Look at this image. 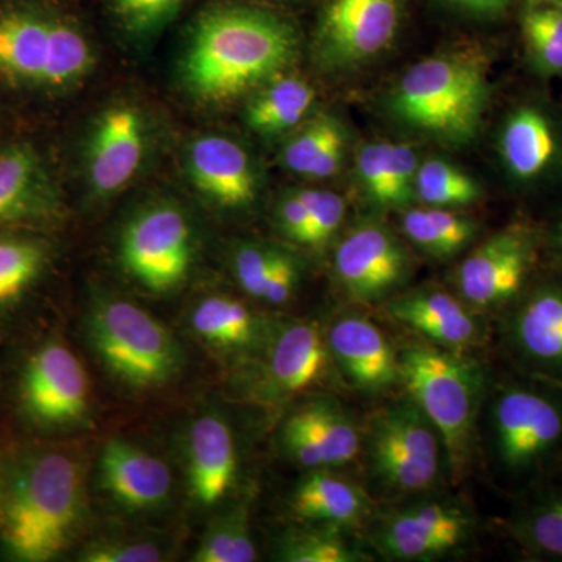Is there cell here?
Listing matches in <instances>:
<instances>
[{"label":"cell","mask_w":562,"mask_h":562,"mask_svg":"<svg viewBox=\"0 0 562 562\" xmlns=\"http://www.w3.org/2000/svg\"><path fill=\"white\" fill-rule=\"evenodd\" d=\"M295 35L266 11L225 7L199 21L183 61V79L195 98L225 102L286 68Z\"/></svg>","instance_id":"cell-1"},{"label":"cell","mask_w":562,"mask_h":562,"mask_svg":"<svg viewBox=\"0 0 562 562\" xmlns=\"http://www.w3.org/2000/svg\"><path fill=\"white\" fill-rule=\"evenodd\" d=\"M81 508L79 464L65 453L41 454L22 468L3 509V539L16 560L44 562L63 552Z\"/></svg>","instance_id":"cell-2"},{"label":"cell","mask_w":562,"mask_h":562,"mask_svg":"<svg viewBox=\"0 0 562 562\" xmlns=\"http://www.w3.org/2000/svg\"><path fill=\"white\" fill-rule=\"evenodd\" d=\"M487 103V80L475 61L432 57L406 70L392 92L395 116L414 131L447 140L473 138Z\"/></svg>","instance_id":"cell-3"},{"label":"cell","mask_w":562,"mask_h":562,"mask_svg":"<svg viewBox=\"0 0 562 562\" xmlns=\"http://www.w3.org/2000/svg\"><path fill=\"white\" fill-rule=\"evenodd\" d=\"M401 379L441 436L453 468L464 464L480 380L469 362L432 347L403 351Z\"/></svg>","instance_id":"cell-4"},{"label":"cell","mask_w":562,"mask_h":562,"mask_svg":"<svg viewBox=\"0 0 562 562\" xmlns=\"http://www.w3.org/2000/svg\"><path fill=\"white\" fill-rule=\"evenodd\" d=\"M91 338L106 368L128 386H161L179 371L171 333L135 303L103 302L92 313Z\"/></svg>","instance_id":"cell-5"},{"label":"cell","mask_w":562,"mask_h":562,"mask_svg":"<svg viewBox=\"0 0 562 562\" xmlns=\"http://www.w3.org/2000/svg\"><path fill=\"white\" fill-rule=\"evenodd\" d=\"M441 442L416 403H397L373 420L369 438L373 469L394 490H427L441 471Z\"/></svg>","instance_id":"cell-6"},{"label":"cell","mask_w":562,"mask_h":562,"mask_svg":"<svg viewBox=\"0 0 562 562\" xmlns=\"http://www.w3.org/2000/svg\"><path fill=\"white\" fill-rule=\"evenodd\" d=\"M121 260L147 290L168 292L183 283L192 260L191 225L183 211L166 203L139 211L125 225Z\"/></svg>","instance_id":"cell-7"},{"label":"cell","mask_w":562,"mask_h":562,"mask_svg":"<svg viewBox=\"0 0 562 562\" xmlns=\"http://www.w3.org/2000/svg\"><path fill=\"white\" fill-rule=\"evenodd\" d=\"M501 461L509 472L538 468L562 442V403L528 387L503 392L494 406Z\"/></svg>","instance_id":"cell-8"},{"label":"cell","mask_w":562,"mask_h":562,"mask_svg":"<svg viewBox=\"0 0 562 562\" xmlns=\"http://www.w3.org/2000/svg\"><path fill=\"white\" fill-rule=\"evenodd\" d=\"M69 22L32 3L0 7V81L47 90Z\"/></svg>","instance_id":"cell-9"},{"label":"cell","mask_w":562,"mask_h":562,"mask_svg":"<svg viewBox=\"0 0 562 562\" xmlns=\"http://www.w3.org/2000/svg\"><path fill=\"white\" fill-rule=\"evenodd\" d=\"M403 0H327L317 35L321 57L342 68L386 49L401 24Z\"/></svg>","instance_id":"cell-10"},{"label":"cell","mask_w":562,"mask_h":562,"mask_svg":"<svg viewBox=\"0 0 562 562\" xmlns=\"http://www.w3.org/2000/svg\"><path fill=\"white\" fill-rule=\"evenodd\" d=\"M149 127L135 103L117 102L101 111L87 143V173L92 191L113 195L127 187L146 157Z\"/></svg>","instance_id":"cell-11"},{"label":"cell","mask_w":562,"mask_h":562,"mask_svg":"<svg viewBox=\"0 0 562 562\" xmlns=\"http://www.w3.org/2000/svg\"><path fill=\"white\" fill-rule=\"evenodd\" d=\"M25 412L41 425H72L90 409V382L79 358L61 344H47L22 376Z\"/></svg>","instance_id":"cell-12"},{"label":"cell","mask_w":562,"mask_h":562,"mask_svg":"<svg viewBox=\"0 0 562 562\" xmlns=\"http://www.w3.org/2000/svg\"><path fill=\"white\" fill-rule=\"evenodd\" d=\"M535 258L530 232L509 228L497 233L462 262L458 286L473 305H501L522 290Z\"/></svg>","instance_id":"cell-13"},{"label":"cell","mask_w":562,"mask_h":562,"mask_svg":"<svg viewBox=\"0 0 562 562\" xmlns=\"http://www.w3.org/2000/svg\"><path fill=\"white\" fill-rule=\"evenodd\" d=\"M406 255L394 235L382 225L364 224L349 233L335 254V269L342 286L358 301H375L401 283Z\"/></svg>","instance_id":"cell-14"},{"label":"cell","mask_w":562,"mask_h":562,"mask_svg":"<svg viewBox=\"0 0 562 562\" xmlns=\"http://www.w3.org/2000/svg\"><path fill=\"white\" fill-rule=\"evenodd\" d=\"M501 157L519 183H536L557 171L562 160V133L553 114L536 103L517 106L502 127Z\"/></svg>","instance_id":"cell-15"},{"label":"cell","mask_w":562,"mask_h":562,"mask_svg":"<svg viewBox=\"0 0 562 562\" xmlns=\"http://www.w3.org/2000/svg\"><path fill=\"white\" fill-rule=\"evenodd\" d=\"M188 172L194 187L224 209H244L257 195V177L249 155L227 136L195 139L188 150Z\"/></svg>","instance_id":"cell-16"},{"label":"cell","mask_w":562,"mask_h":562,"mask_svg":"<svg viewBox=\"0 0 562 562\" xmlns=\"http://www.w3.org/2000/svg\"><path fill=\"white\" fill-rule=\"evenodd\" d=\"M288 452L305 468L347 464L357 457L360 438L349 417L330 403H313L295 413L283 430Z\"/></svg>","instance_id":"cell-17"},{"label":"cell","mask_w":562,"mask_h":562,"mask_svg":"<svg viewBox=\"0 0 562 562\" xmlns=\"http://www.w3.org/2000/svg\"><path fill=\"white\" fill-rule=\"evenodd\" d=\"M469 524V517L460 508L424 503L397 514L386 525L382 547L397 560H430L460 546L468 535Z\"/></svg>","instance_id":"cell-18"},{"label":"cell","mask_w":562,"mask_h":562,"mask_svg":"<svg viewBox=\"0 0 562 562\" xmlns=\"http://www.w3.org/2000/svg\"><path fill=\"white\" fill-rule=\"evenodd\" d=\"M101 480L114 501L133 509L161 505L172 486L171 472L160 458L124 439H111L103 447Z\"/></svg>","instance_id":"cell-19"},{"label":"cell","mask_w":562,"mask_h":562,"mask_svg":"<svg viewBox=\"0 0 562 562\" xmlns=\"http://www.w3.org/2000/svg\"><path fill=\"white\" fill-rule=\"evenodd\" d=\"M328 342L344 371L361 390H384L401 376V364L395 360L390 341L369 321L346 317L336 322Z\"/></svg>","instance_id":"cell-20"},{"label":"cell","mask_w":562,"mask_h":562,"mask_svg":"<svg viewBox=\"0 0 562 562\" xmlns=\"http://www.w3.org/2000/svg\"><path fill=\"white\" fill-rule=\"evenodd\" d=\"M238 469L235 438L227 422L205 414L192 424L190 435V483L202 505L222 501L231 491Z\"/></svg>","instance_id":"cell-21"},{"label":"cell","mask_w":562,"mask_h":562,"mask_svg":"<svg viewBox=\"0 0 562 562\" xmlns=\"http://www.w3.org/2000/svg\"><path fill=\"white\" fill-rule=\"evenodd\" d=\"M58 195L40 155L29 146L0 154V224L49 216Z\"/></svg>","instance_id":"cell-22"},{"label":"cell","mask_w":562,"mask_h":562,"mask_svg":"<svg viewBox=\"0 0 562 562\" xmlns=\"http://www.w3.org/2000/svg\"><path fill=\"white\" fill-rule=\"evenodd\" d=\"M513 336L531 366L562 375V286L546 284L531 292L514 317Z\"/></svg>","instance_id":"cell-23"},{"label":"cell","mask_w":562,"mask_h":562,"mask_svg":"<svg viewBox=\"0 0 562 562\" xmlns=\"http://www.w3.org/2000/svg\"><path fill=\"white\" fill-rule=\"evenodd\" d=\"M395 319L447 346H465L475 338L476 325L471 314L452 295L419 292L391 303Z\"/></svg>","instance_id":"cell-24"},{"label":"cell","mask_w":562,"mask_h":562,"mask_svg":"<svg viewBox=\"0 0 562 562\" xmlns=\"http://www.w3.org/2000/svg\"><path fill=\"white\" fill-rule=\"evenodd\" d=\"M327 364V351L319 330L313 324L284 328L273 344L271 376L276 386L288 394L313 386Z\"/></svg>","instance_id":"cell-25"},{"label":"cell","mask_w":562,"mask_h":562,"mask_svg":"<svg viewBox=\"0 0 562 562\" xmlns=\"http://www.w3.org/2000/svg\"><path fill=\"white\" fill-rule=\"evenodd\" d=\"M361 492L339 476L314 472L306 476L292 497V509L306 520L351 524L364 513Z\"/></svg>","instance_id":"cell-26"},{"label":"cell","mask_w":562,"mask_h":562,"mask_svg":"<svg viewBox=\"0 0 562 562\" xmlns=\"http://www.w3.org/2000/svg\"><path fill=\"white\" fill-rule=\"evenodd\" d=\"M316 92L308 83L284 79L272 83L247 109V124L262 135H277L294 127L312 110Z\"/></svg>","instance_id":"cell-27"},{"label":"cell","mask_w":562,"mask_h":562,"mask_svg":"<svg viewBox=\"0 0 562 562\" xmlns=\"http://www.w3.org/2000/svg\"><path fill=\"white\" fill-rule=\"evenodd\" d=\"M194 330L206 341L225 349L249 346L255 336V319L241 302L209 297L192 313Z\"/></svg>","instance_id":"cell-28"},{"label":"cell","mask_w":562,"mask_h":562,"mask_svg":"<svg viewBox=\"0 0 562 562\" xmlns=\"http://www.w3.org/2000/svg\"><path fill=\"white\" fill-rule=\"evenodd\" d=\"M525 47L539 72L562 74V7L538 3L525 11L522 21Z\"/></svg>","instance_id":"cell-29"},{"label":"cell","mask_w":562,"mask_h":562,"mask_svg":"<svg viewBox=\"0 0 562 562\" xmlns=\"http://www.w3.org/2000/svg\"><path fill=\"white\" fill-rule=\"evenodd\" d=\"M416 192L422 201L436 209L469 205L482 194L472 177L443 160L425 161L419 166Z\"/></svg>","instance_id":"cell-30"},{"label":"cell","mask_w":562,"mask_h":562,"mask_svg":"<svg viewBox=\"0 0 562 562\" xmlns=\"http://www.w3.org/2000/svg\"><path fill=\"white\" fill-rule=\"evenodd\" d=\"M44 265V250L29 239H0V306L31 286Z\"/></svg>","instance_id":"cell-31"},{"label":"cell","mask_w":562,"mask_h":562,"mask_svg":"<svg viewBox=\"0 0 562 562\" xmlns=\"http://www.w3.org/2000/svg\"><path fill=\"white\" fill-rule=\"evenodd\" d=\"M344 135L341 124L330 116H321L310 122L288 143L283 150V161L292 172L310 176L314 162L322 151Z\"/></svg>","instance_id":"cell-32"},{"label":"cell","mask_w":562,"mask_h":562,"mask_svg":"<svg viewBox=\"0 0 562 562\" xmlns=\"http://www.w3.org/2000/svg\"><path fill=\"white\" fill-rule=\"evenodd\" d=\"M257 560V550L244 519L225 520L203 539L194 561L250 562Z\"/></svg>","instance_id":"cell-33"},{"label":"cell","mask_w":562,"mask_h":562,"mask_svg":"<svg viewBox=\"0 0 562 562\" xmlns=\"http://www.w3.org/2000/svg\"><path fill=\"white\" fill-rule=\"evenodd\" d=\"M520 535L539 553L562 560V494L535 506L524 517Z\"/></svg>","instance_id":"cell-34"},{"label":"cell","mask_w":562,"mask_h":562,"mask_svg":"<svg viewBox=\"0 0 562 562\" xmlns=\"http://www.w3.org/2000/svg\"><path fill=\"white\" fill-rule=\"evenodd\" d=\"M184 0H111L125 31L146 36L160 31L179 13Z\"/></svg>","instance_id":"cell-35"},{"label":"cell","mask_w":562,"mask_h":562,"mask_svg":"<svg viewBox=\"0 0 562 562\" xmlns=\"http://www.w3.org/2000/svg\"><path fill=\"white\" fill-rule=\"evenodd\" d=\"M358 173L373 202L397 206L392 179V144H369L358 154Z\"/></svg>","instance_id":"cell-36"},{"label":"cell","mask_w":562,"mask_h":562,"mask_svg":"<svg viewBox=\"0 0 562 562\" xmlns=\"http://www.w3.org/2000/svg\"><path fill=\"white\" fill-rule=\"evenodd\" d=\"M283 558L291 562H355L361 557L331 532L297 536L284 546Z\"/></svg>","instance_id":"cell-37"},{"label":"cell","mask_w":562,"mask_h":562,"mask_svg":"<svg viewBox=\"0 0 562 562\" xmlns=\"http://www.w3.org/2000/svg\"><path fill=\"white\" fill-rule=\"evenodd\" d=\"M302 194L310 213L305 246H324L341 225L346 205L335 192L302 190Z\"/></svg>","instance_id":"cell-38"},{"label":"cell","mask_w":562,"mask_h":562,"mask_svg":"<svg viewBox=\"0 0 562 562\" xmlns=\"http://www.w3.org/2000/svg\"><path fill=\"white\" fill-rule=\"evenodd\" d=\"M280 250L262 246H244L235 258V271L239 284L247 294L261 299L266 280L272 271Z\"/></svg>","instance_id":"cell-39"},{"label":"cell","mask_w":562,"mask_h":562,"mask_svg":"<svg viewBox=\"0 0 562 562\" xmlns=\"http://www.w3.org/2000/svg\"><path fill=\"white\" fill-rule=\"evenodd\" d=\"M160 560V550L149 542H103L92 546L83 554V561L87 562H155Z\"/></svg>","instance_id":"cell-40"},{"label":"cell","mask_w":562,"mask_h":562,"mask_svg":"<svg viewBox=\"0 0 562 562\" xmlns=\"http://www.w3.org/2000/svg\"><path fill=\"white\" fill-rule=\"evenodd\" d=\"M417 172H419V162L412 147L405 144H392V179H394L397 206L408 203L416 192Z\"/></svg>","instance_id":"cell-41"},{"label":"cell","mask_w":562,"mask_h":562,"mask_svg":"<svg viewBox=\"0 0 562 562\" xmlns=\"http://www.w3.org/2000/svg\"><path fill=\"white\" fill-rule=\"evenodd\" d=\"M428 217L435 225L436 231L441 235L450 255L457 254L462 249L475 233V225L465 217L458 216L452 211L446 209L427 210Z\"/></svg>","instance_id":"cell-42"},{"label":"cell","mask_w":562,"mask_h":562,"mask_svg":"<svg viewBox=\"0 0 562 562\" xmlns=\"http://www.w3.org/2000/svg\"><path fill=\"white\" fill-rule=\"evenodd\" d=\"M295 283H297V266L290 255L279 251L272 271L266 280L261 301L273 303V305L286 302L294 291Z\"/></svg>","instance_id":"cell-43"},{"label":"cell","mask_w":562,"mask_h":562,"mask_svg":"<svg viewBox=\"0 0 562 562\" xmlns=\"http://www.w3.org/2000/svg\"><path fill=\"white\" fill-rule=\"evenodd\" d=\"M403 231L414 244L436 257H450L446 243L428 217L427 210H412L403 217Z\"/></svg>","instance_id":"cell-44"},{"label":"cell","mask_w":562,"mask_h":562,"mask_svg":"<svg viewBox=\"0 0 562 562\" xmlns=\"http://www.w3.org/2000/svg\"><path fill=\"white\" fill-rule=\"evenodd\" d=\"M279 221L281 228L291 239L299 244H305L310 213L302 191L292 192L281 201Z\"/></svg>","instance_id":"cell-45"},{"label":"cell","mask_w":562,"mask_h":562,"mask_svg":"<svg viewBox=\"0 0 562 562\" xmlns=\"http://www.w3.org/2000/svg\"><path fill=\"white\" fill-rule=\"evenodd\" d=\"M344 147H346V136L342 135L333 140L330 146L322 151L321 157L314 162L308 177L327 179V177L335 176L339 168H341Z\"/></svg>","instance_id":"cell-46"},{"label":"cell","mask_w":562,"mask_h":562,"mask_svg":"<svg viewBox=\"0 0 562 562\" xmlns=\"http://www.w3.org/2000/svg\"><path fill=\"white\" fill-rule=\"evenodd\" d=\"M449 2H452L458 9L469 11V13L491 18L498 16L508 9L512 0H449Z\"/></svg>","instance_id":"cell-47"},{"label":"cell","mask_w":562,"mask_h":562,"mask_svg":"<svg viewBox=\"0 0 562 562\" xmlns=\"http://www.w3.org/2000/svg\"><path fill=\"white\" fill-rule=\"evenodd\" d=\"M553 244L554 249H557L558 255H560L562 260V217L560 221H558V224L554 225Z\"/></svg>","instance_id":"cell-48"},{"label":"cell","mask_w":562,"mask_h":562,"mask_svg":"<svg viewBox=\"0 0 562 562\" xmlns=\"http://www.w3.org/2000/svg\"><path fill=\"white\" fill-rule=\"evenodd\" d=\"M539 3H550V5L562 7V0H539Z\"/></svg>","instance_id":"cell-49"}]
</instances>
